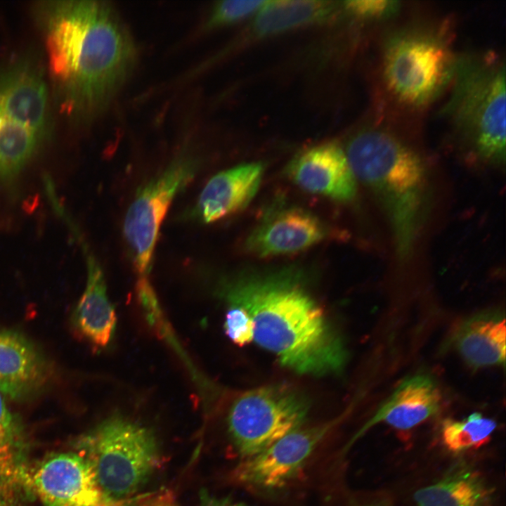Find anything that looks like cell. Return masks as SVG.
I'll return each mask as SVG.
<instances>
[{
    "label": "cell",
    "mask_w": 506,
    "mask_h": 506,
    "mask_svg": "<svg viewBox=\"0 0 506 506\" xmlns=\"http://www.w3.org/2000/svg\"><path fill=\"white\" fill-rule=\"evenodd\" d=\"M48 67L61 110L75 118L101 112L129 75L133 40L117 12L100 1L41 6Z\"/></svg>",
    "instance_id": "6da1fadb"
},
{
    "label": "cell",
    "mask_w": 506,
    "mask_h": 506,
    "mask_svg": "<svg viewBox=\"0 0 506 506\" xmlns=\"http://www.w3.org/2000/svg\"><path fill=\"white\" fill-rule=\"evenodd\" d=\"M291 270L223 280L227 304L243 307L254 323V339L280 364L298 374L341 372L347 360L342 338Z\"/></svg>",
    "instance_id": "7a4b0ae2"
},
{
    "label": "cell",
    "mask_w": 506,
    "mask_h": 506,
    "mask_svg": "<svg viewBox=\"0 0 506 506\" xmlns=\"http://www.w3.org/2000/svg\"><path fill=\"white\" fill-rule=\"evenodd\" d=\"M345 154L356 179L385 207L400 249L408 250L424 193L425 170L421 158L394 135L379 129L356 134Z\"/></svg>",
    "instance_id": "3957f363"
},
{
    "label": "cell",
    "mask_w": 506,
    "mask_h": 506,
    "mask_svg": "<svg viewBox=\"0 0 506 506\" xmlns=\"http://www.w3.org/2000/svg\"><path fill=\"white\" fill-rule=\"evenodd\" d=\"M505 83L504 64L495 53L459 57L443 112L469 154L484 163L505 162Z\"/></svg>",
    "instance_id": "277c9868"
},
{
    "label": "cell",
    "mask_w": 506,
    "mask_h": 506,
    "mask_svg": "<svg viewBox=\"0 0 506 506\" xmlns=\"http://www.w3.org/2000/svg\"><path fill=\"white\" fill-rule=\"evenodd\" d=\"M445 25L401 30L385 43L382 74L387 92L412 109L432 103L451 84L459 57Z\"/></svg>",
    "instance_id": "5b68a950"
},
{
    "label": "cell",
    "mask_w": 506,
    "mask_h": 506,
    "mask_svg": "<svg viewBox=\"0 0 506 506\" xmlns=\"http://www.w3.org/2000/svg\"><path fill=\"white\" fill-rule=\"evenodd\" d=\"M76 448L91 466L104 497L113 505L133 498L161 462L152 431L119 415L107 417L83 434Z\"/></svg>",
    "instance_id": "8992f818"
},
{
    "label": "cell",
    "mask_w": 506,
    "mask_h": 506,
    "mask_svg": "<svg viewBox=\"0 0 506 506\" xmlns=\"http://www.w3.org/2000/svg\"><path fill=\"white\" fill-rule=\"evenodd\" d=\"M309 410L308 399L286 384L249 389L231 405L228 433L240 454L249 458L299 429Z\"/></svg>",
    "instance_id": "52a82bcc"
},
{
    "label": "cell",
    "mask_w": 506,
    "mask_h": 506,
    "mask_svg": "<svg viewBox=\"0 0 506 506\" xmlns=\"http://www.w3.org/2000/svg\"><path fill=\"white\" fill-rule=\"evenodd\" d=\"M197 170L195 159L179 156L137 190L126 211L123 231L138 280H148L163 220L175 197L193 180Z\"/></svg>",
    "instance_id": "ba28073f"
},
{
    "label": "cell",
    "mask_w": 506,
    "mask_h": 506,
    "mask_svg": "<svg viewBox=\"0 0 506 506\" xmlns=\"http://www.w3.org/2000/svg\"><path fill=\"white\" fill-rule=\"evenodd\" d=\"M33 495L44 506H121L104 497L88 461L77 453L47 456L31 472Z\"/></svg>",
    "instance_id": "9c48e42d"
},
{
    "label": "cell",
    "mask_w": 506,
    "mask_h": 506,
    "mask_svg": "<svg viewBox=\"0 0 506 506\" xmlns=\"http://www.w3.org/2000/svg\"><path fill=\"white\" fill-rule=\"evenodd\" d=\"M333 422L297 429L264 450L246 458L236 468L239 481L264 490L287 485L301 470L308 458Z\"/></svg>",
    "instance_id": "30bf717a"
},
{
    "label": "cell",
    "mask_w": 506,
    "mask_h": 506,
    "mask_svg": "<svg viewBox=\"0 0 506 506\" xmlns=\"http://www.w3.org/2000/svg\"><path fill=\"white\" fill-rule=\"evenodd\" d=\"M329 233L327 226L307 210L275 206L248 235L244 249L259 258L291 254L324 240Z\"/></svg>",
    "instance_id": "8fae6325"
},
{
    "label": "cell",
    "mask_w": 506,
    "mask_h": 506,
    "mask_svg": "<svg viewBox=\"0 0 506 506\" xmlns=\"http://www.w3.org/2000/svg\"><path fill=\"white\" fill-rule=\"evenodd\" d=\"M287 177L302 190L347 202L357 191L356 178L345 152L335 142L311 147L287 166Z\"/></svg>",
    "instance_id": "7c38bea8"
},
{
    "label": "cell",
    "mask_w": 506,
    "mask_h": 506,
    "mask_svg": "<svg viewBox=\"0 0 506 506\" xmlns=\"http://www.w3.org/2000/svg\"><path fill=\"white\" fill-rule=\"evenodd\" d=\"M48 90L39 68L27 60L0 71V115L46 135Z\"/></svg>",
    "instance_id": "4fadbf2b"
},
{
    "label": "cell",
    "mask_w": 506,
    "mask_h": 506,
    "mask_svg": "<svg viewBox=\"0 0 506 506\" xmlns=\"http://www.w3.org/2000/svg\"><path fill=\"white\" fill-rule=\"evenodd\" d=\"M263 174L260 162L239 164L217 173L205 186L190 215L209 223L242 211L257 193Z\"/></svg>",
    "instance_id": "5bb4252c"
},
{
    "label": "cell",
    "mask_w": 506,
    "mask_h": 506,
    "mask_svg": "<svg viewBox=\"0 0 506 506\" xmlns=\"http://www.w3.org/2000/svg\"><path fill=\"white\" fill-rule=\"evenodd\" d=\"M80 242L85 256L86 283L84 292L75 306L72 323L74 330L96 348H105L114 337L117 316L107 293L103 271L100 263L81 238L77 228H72Z\"/></svg>",
    "instance_id": "9a60e30c"
},
{
    "label": "cell",
    "mask_w": 506,
    "mask_h": 506,
    "mask_svg": "<svg viewBox=\"0 0 506 506\" xmlns=\"http://www.w3.org/2000/svg\"><path fill=\"white\" fill-rule=\"evenodd\" d=\"M50 368L38 348L21 333L0 328V391L18 400L39 392Z\"/></svg>",
    "instance_id": "2e32d148"
},
{
    "label": "cell",
    "mask_w": 506,
    "mask_h": 506,
    "mask_svg": "<svg viewBox=\"0 0 506 506\" xmlns=\"http://www.w3.org/2000/svg\"><path fill=\"white\" fill-rule=\"evenodd\" d=\"M32 495L23 429L0 394V506H27Z\"/></svg>",
    "instance_id": "e0dca14e"
},
{
    "label": "cell",
    "mask_w": 506,
    "mask_h": 506,
    "mask_svg": "<svg viewBox=\"0 0 506 506\" xmlns=\"http://www.w3.org/2000/svg\"><path fill=\"white\" fill-rule=\"evenodd\" d=\"M439 389L434 379L426 375H417L403 380L389 399L358 434L380 422L400 429L412 428L439 410Z\"/></svg>",
    "instance_id": "ac0fdd59"
},
{
    "label": "cell",
    "mask_w": 506,
    "mask_h": 506,
    "mask_svg": "<svg viewBox=\"0 0 506 506\" xmlns=\"http://www.w3.org/2000/svg\"><path fill=\"white\" fill-rule=\"evenodd\" d=\"M505 318L498 311L475 315L463 322L455 332V347L476 368L504 365L505 361Z\"/></svg>",
    "instance_id": "d6986e66"
},
{
    "label": "cell",
    "mask_w": 506,
    "mask_h": 506,
    "mask_svg": "<svg viewBox=\"0 0 506 506\" xmlns=\"http://www.w3.org/2000/svg\"><path fill=\"white\" fill-rule=\"evenodd\" d=\"M417 506H493V492L476 471L459 467L414 495Z\"/></svg>",
    "instance_id": "ffe728a7"
},
{
    "label": "cell",
    "mask_w": 506,
    "mask_h": 506,
    "mask_svg": "<svg viewBox=\"0 0 506 506\" xmlns=\"http://www.w3.org/2000/svg\"><path fill=\"white\" fill-rule=\"evenodd\" d=\"M335 6L325 1H266L254 20V30L270 34L330 18Z\"/></svg>",
    "instance_id": "44dd1931"
},
{
    "label": "cell",
    "mask_w": 506,
    "mask_h": 506,
    "mask_svg": "<svg viewBox=\"0 0 506 506\" xmlns=\"http://www.w3.org/2000/svg\"><path fill=\"white\" fill-rule=\"evenodd\" d=\"M44 139L27 126L0 115V185L17 179Z\"/></svg>",
    "instance_id": "7402d4cb"
},
{
    "label": "cell",
    "mask_w": 506,
    "mask_h": 506,
    "mask_svg": "<svg viewBox=\"0 0 506 506\" xmlns=\"http://www.w3.org/2000/svg\"><path fill=\"white\" fill-rule=\"evenodd\" d=\"M495 428L494 420L474 413L463 420H445L442 439L446 446L453 451L477 448L489 442Z\"/></svg>",
    "instance_id": "603a6c76"
},
{
    "label": "cell",
    "mask_w": 506,
    "mask_h": 506,
    "mask_svg": "<svg viewBox=\"0 0 506 506\" xmlns=\"http://www.w3.org/2000/svg\"><path fill=\"white\" fill-rule=\"evenodd\" d=\"M223 329L231 342L239 346L253 342V321L248 312L240 306L228 304Z\"/></svg>",
    "instance_id": "cb8c5ba5"
},
{
    "label": "cell",
    "mask_w": 506,
    "mask_h": 506,
    "mask_svg": "<svg viewBox=\"0 0 506 506\" xmlns=\"http://www.w3.org/2000/svg\"><path fill=\"white\" fill-rule=\"evenodd\" d=\"M266 1H223L214 7L209 25L212 27L235 22L259 10Z\"/></svg>",
    "instance_id": "d4e9b609"
},
{
    "label": "cell",
    "mask_w": 506,
    "mask_h": 506,
    "mask_svg": "<svg viewBox=\"0 0 506 506\" xmlns=\"http://www.w3.org/2000/svg\"><path fill=\"white\" fill-rule=\"evenodd\" d=\"M396 6L395 1L384 0H356L344 2L345 8L351 13L368 19L387 16L391 13Z\"/></svg>",
    "instance_id": "484cf974"
},
{
    "label": "cell",
    "mask_w": 506,
    "mask_h": 506,
    "mask_svg": "<svg viewBox=\"0 0 506 506\" xmlns=\"http://www.w3.org/2000/svg\"><path fill=\"white\" fill-rule=\"evenodd\" d=\"M121 506H179L174 493L162 488L151 493L134 496Z\"/></svg>",
    "instance_id": "4316f807"
},
{
    "label": "cell",
    "mask_w": 506,
    "mask_h": 506,
    "mask_svg": "<svg viewBox=\"0 0 506 506\" xmlns=\"http://www.w3.org/2000/svg\"><path fill=\"white\" fill-rule=\"evenodd\" d=\"M199 506H248L242 502H237L226 498H218L207 493L201 494Z\"/></svg>",
    "instance_id": "83f0119b"
}]
</instances>
